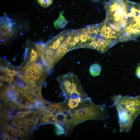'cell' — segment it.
I'll return each mask as SVG.
<instances>
[{
	"label": "cell",
	"instance_id": "obj_6",
	"mask_svg": "<svg viewBox=\"0 0 140 140\" xmlns=\"http://www.w3.org/2000/svg\"><path fill=\"white\" fill-rule=\"evenodd\" d=\"M90 99L89 97L86 99L80 97L76 99H66L63 102L67 110L66 112L70 110L76 109L82 106Z\"/></svg>",
	"mask_w": 140,
	"mask_h": 140
},
{
	"label": "cell",
	"instance_id": "obj_10",
	"mask_svg": "<svg viewBox=\"0 0 140 140\" xmlns=\"http://www.w3.org/2000/svg\"><path fill=\"white\" fill-rule=\"evenodd\" d=\"M55 116L57 123L64 127L67 119V115L66 113L64 112L58 113L56 114Z\"/></svg>",
	"mask_w": 140,
	"mask_h": 140
},
{
	"label": "cell",
	"instance_id": "obj_1",
	"mask_svg": "<svg viewBox=\"0 0 140 140\" xmlns=\"http://www.w3.org/2000/svg\"><path fill=\"white\" fill-rule=\"evenodd\" d=\"M105 8L106 19L120 42L140 36V3L128 0H110Z\"/></svg>",
	"mask_w": 140,
	"mask_h": 140
},
{
	"label": "cell",
	"instance_id": "obj_31",
	"mask_svg": "<svg viewBox=\"0 0 140 140\" xmlns=\"http://www.w3.org/2000/svg\"></svg>",
	"mask_w": 140,
	"mask_h": 140
},
{
	"label": "cell",
	"instance_id": "obj_26",
	"mask_svg": "<svg viewBox=\"0 0 140 140\" xmlns=\"http://www.w3.org/2000/svg\"><path fill=\"white\" fill-rule=\"evenodd\" d=\"M8 98L10 101L15 102L16 97L14 95L10 94Z\"/></svg>",
	"mask_w": 140,
	"mask_h": 140
},
{
	"label": "cell",
	"instance_id": "obj_22",
	"mask_svg": "<svg viewBox=\"0 0 140 140\" xmlns=\"http://www.w3.org/2000/svg\"><path fill=\"white\" fill-rule=\"evenodd\" d=\"M33 72L31 70L29 69L28 68H27L26 69L25 74L24 76V77L26 78L31 76L32 75Z\"/></svg>",
	"mask_w": 140,
	"mask_h": 140
},
{
	"label": "cell",
	"instance_id": "obj_2",
	"mask_svg": "<svg viewBox=\"0 0 140 140\" xmlns=\"http://www.w3.org/2000/svg\"><path fill=\"white\" fill-rule=\"evenodd\" d=\"M111 99L117 111L120 132H129L140 114V95L134 97L115 95Z\"/></svg>",
	"mask_w": 140,
	"mask_h": 140
},
{
	"label": "cell",
	"instance_id": "obj_17",
	"mask_svg": "<svg viewBox=\"0 0 140 140\" xmlns=\"http://www.w3.org/2000/svg\"><path fill=\"white\" fill-rule=\"evenodd\" d=\"M2 129L5 131L10 132L12 128V126L6 123H3L1 125Z\"/></svg>",
	"mask_w": 140,
	"mask_h": 140
},
{
	"label": "cell",
	"instance_id": "obj_24",
	"mask_svg": "<svg viewBox=\"0 0 140 140\" xmlns=\"http://www.w3.org/2000/svg\"><path fill=\"white\" fill-rule=\"evenodd\" d=\"M23 100L19 95L16 97L15 102L18 105L22 104Z\"/></svg>",
	"mask_w": 140,
	"mask_h": 140
},
{
	"label": "cell",
	"instance_id": "obj_27",
	"mask_svg": "<svg viewBox=\"0 0 140 140\" xmlns=\"http://www.w3.org/2000/svg\"><path fill=\"white\" fill-rule=\"evenodd\" d=\"M17 138H14L13 137L9 135L8 134H7L4 137L3 140H15L17 139Z\"/></svg>",
	"mask_w": 140,
	"mask_h": 140
},
{
	"label": "cell",
	"instance_id": "obj_21",
	"mask_svg": "<svg viewBox=\"0 0 140 140\" xmlns=\"http://www.w3.org/2000/svg\"><path fill=\"white\" fill-rule=\"evenodd\" d=\"M33 104L28 102H26L25 104H21L19 105V107L20 108H25L29 109L33 105Z\"/></svg>",
	"mask_w": 140,
	"mask_h": 140
},
{
	"label": "cell",
	"instance_id": "obj_23",
	"mask_svg": "<svg viewBox=\"0 0 140 140\" xmlns=\"http://www.w3.org/2000/svg\"><path fill=\"white\" fill-rule=\"evenodd\" d=\"M135 73L137 77L140 79V63H138L137 65Z\"/></svg>",
	"mask_w": 140,
	"mask_h": 140
},
{
	"label": "cell",
	"instance_id": "obj_8",
	"mask_svg": "<svg viewBox=\"0 0 140 140\" xmlns=\"http://www.w3.org/2000/svg\"><path fill=\"white\" fill-rule=\"evenodd\" d=\"M62 14V12H60L58 18L54 22V26L57 29L63 28L67 23V21L65 19Z\"/></svg>",
	"mask_w": 140,
	"mask_h": 140
},
{
	"label": "cell",
	"instance_id": "obj_14",
	"mask_svg": "<svg viewBox=\"0 0 140 140\" xmlns=\"http://www.w3.org/2000/svg\"><path fill=\"white\" fill-rule=\"evenodd\" d=\"M39 4L43 8L47 7L53 3V0H37Z\"/></svg>",
	"mask_w": 140,
	"mask_h": 140
},
{
	"label": "cell",
	"instance_id": "obj_4",
	"mask_svg": "<svg viewBox=\"0 0 140 140\" xmlns=\"http://www.w3.org/2000/svg\"><path fill=\"white\" fill-rule=\"evenodd\" d=\"M58 81L66 99L88 97L82 89L78 78L73 74L69 73L62 76Z\"/></svg>",
	"mask_w": 140,
	"mask_h": 140
},
{
	"label": "cell",
	"instance_id": "obj_28",
	"mask_svg": "<svg viewBox=\"0 0 140 140\" xmlns=\"http://www.w3.org/2000/svg\"><path fill=\"white\" fill-rule=\"evenodd\" d=\"M34 62L31 61H30L28 62L26 64V67H27V68H29L33 66H34Z\"/></svg>",
	"mask_w": 140,
	"mask_h": 140
},
{
	"label": "cell",
	"instance_id": "obj_20",
	"mask_svg": "<svg viewBox=\"0 0 140 140\" xmlns=\"http://www.w3.org/2000/svg\"><path fill=\"white\" fill-rule=\"evenodd\" d=\"M11 118L6 115H4L0 117V123H6L10 121Z\"/></svg>",
	"mask_w": 140,
	"mask_h": 140
},
{
	"label": "cell",
	"instance_id": "obj_30",
	"mask_svg": "<svg viewBox=\"0 0 140 140\" xmlns=\"http://www.w3.org/2000/svg\"><path fill=\"white\" fill-rule=\"evenodd\" d=\"M7 77L6 76H1V79L5 81Z\"/></svg>",
	"mask_w": 140,
	"mask_h": 140
},
{
	"label": "cell",
	"instance_id": "obj_29",
	"mask_svg": "<svg viewBox=\"0 0 140 140\" xmlns=\"http://www.w3.org/2000/svg\"><path fill=\"white\" fill-rule=\"evenodd\" d=\"M5 81L10 84H11L12 81H13V78H7Z\"/></svg>",
	"mask_w": 140,
	"mask_h": 140
},
{
	"label": "cell",
	"instance_id": "obj_5",
	"mask_svg": "<svg viewBox=\"0 0 140 140\" xmlns=\"http://www.w3.org/2000/svg\"><path fill=\"white\" fill-rule=\"evenodd\" d=\"M0 39L3 41L10 37L14 33L15 23L6 15L0 17Z\"/></svg>",
	"mask_w": 140,
	"mask_h": 140
},
{
	"label": "cell",
	"instance_id": "obj_13",
	"mask_svg": "<svg viewBox=\"0 0 140 140\" xmlns=\"http://www.w3.org/2000/svg\"><path fill=\"white\" fill-rule=\"evenodd\" d=\"M16 127L18 128L24 129L25 130L28 129L30 128L27 125L24 120L23 118H20L19 120Z\"/></svg>",
	"mask_w": 140,
	"mask_h": 140
},
{
	"label": "cell",
	"instance_id": "obj_12",
	"mask_svg": "<svg viewBox=\"0 0 140 140\" xmlns=\"http://www.w3.org/2000/svg\"><path fill=\"white\" fill-rule=\"evenodd\" d=\"M55 132L58 135L64 134L66 133V131L64 127L58 123L54 124Z\"/></svg>",
	"mask_w": 140,
	"mask_h": 140
},
{
	"label": "cell",
	"instance_id": "obj_18",
	"mask_svg": "<svg viewBox=\"0 0 140 140\" xmlns=\"http://www.w3.org/2000/svg\"><path fill=\"white\" fill-rule=\"evenodd\" d=\"M32 117L23 118L27 125L30 127H32L33 125H34Z\"/></svg>",
	"mask_w": 140,
	"mask_h": 140
},
{
	"label": "cell",
	"instance_id": "obj_19",
	"mask_svg": "<svg viewBox=\"0 0 140 140\" xmlns=\"http://www.w3.org/2000/svg\"><path fill=\"white\" fill-rule=\"evenodd\" d=\"M19 120L20 118L17 116H13L12 118L11 123L12 125L13 126L16 127Z\"/></svg>",
	"mask_w": 140,
	"mask_h": 140
},
{
	"label": "cell",
	"instance_id": "obj_11",
	"mask_svg": "<svg viewBox=\"0 0 140 140\" xmlns=\"http://www.w3.org/2000/svg\"><path fill=\"white\" fill-rule=\"evenodd\" d=\"M89 71L90 74L92 76H98L100 74L101 67L98 64H93L90 66Z\"/></svg>",
	"mask_w": 140,
	"mask_h": 140
},
{
	"label": "cell",
	"instance_id": "obj_9",
	"mask_svg": "<svg viewBox=\"0 0 140 140\" xmlns=\"http://www.w3.org/2000/svg\"><path fill=\"white\" fill-rule=\"evenodd\" d=\"M10 133L15 136L19 137L23 139H26L29 136V134L25 131L15 128H12Z\"/></svg>",
	"mask_w": 140,
	"mask_h": 140
},
{
	"label": "cell",
	"instance_id": "obj_15",
	"mask_svg": "<svg viewBox=\"0 0 140 140\" xmlns=\"http://www.w3.org/2000/svg\"><path fill=\"white\" fill-rule=\"evenodd\" d=\"M42 71L41 69L36 68L35 71L33 72L32 76L34 78L35 81L38 79L39 76H40L42 73Z\"/></svg>",
	"mask_w": 140,
	"mask_h": 140
},
{
	"label": "cell",
	"instance_id": "obj_3",
	"mask_svg": "<svg viewBox=\"0 0 140 140\" xmlns=\"http://www.w3.org/2000/svg\"><path fill=\"white\" fill-rule=\"evenodd\" d=\"M67 115L66 125L70 133L78 124L89 120H103L107 117L105 106L97 105L90 99L82 106L65 112Z\"/></svg>",
	"mask_w": 140,
	"mask_h": 140
},
{
	"label": "cell",
	"instance_id": "obj_25",
	"mask_svg": "<svg viewBox=\"0 0 140 140\" xmlns=\"http://www.w3.org/2000/svg\"><path fill=\"white\" fill-rule=\"evenodd\" d=\"M8 75L12 77L15 75L17 73V72L15 71V70L9 69H8Z\"/></svg>",
	"mask_w": 140,
	"mask_h": 140
},
{
	"label": "cell",
	"instance_id": "obj_16",
	"mask_svg": "<svg viewBox=\"0 0 140 140\" xmlns=\"http://www.w3.org/2000/svg\"><path fill=\"white\" fill-rule=\"evenodd\" d=\"M31 56L30 61L34 62L36 61L38 57V54L37 52L32 48L30 53Z\"/></svg>",
	"mask_w": 140,
	"mask_h": 140
},
{
	"label": "cell",
	"instance_id": "obj_7",
	"mask_svg": "<svg viewBox=\"0 0 140 140\" xmlns=\"http://www.w3.org/2000/svg\"><path fill=\"white\" fill-rule=\"evenodd\" d=\"M57 123L55 116L53 114H45L42 117L40 118V121L39 126L42 124H54Z\"/></svg>",
	"mask_w": 140,
	"mask_h": 140
}]
</instances>
